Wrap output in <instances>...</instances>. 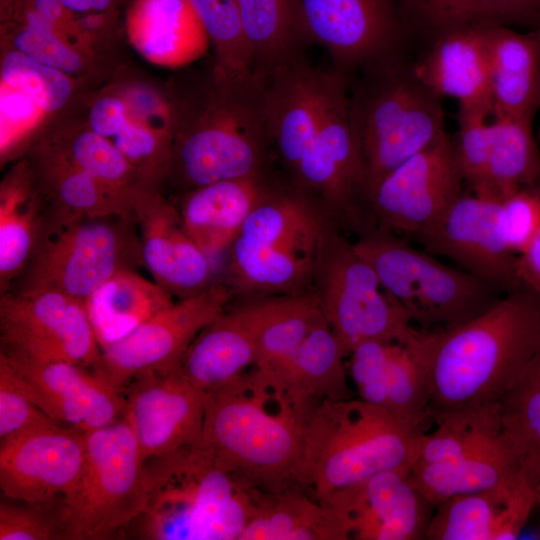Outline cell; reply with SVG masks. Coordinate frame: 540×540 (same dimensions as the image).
<instances>
[{"mask_svg":"<svg viewBox=\"0 0 540 540\" xmlns=\"http://www.w3.org/2000/svg\"><path fill=\"white\" fill-rule=\"evenodd\" d=\"M414 345L428 380L432 421L499 404L540 357V295L520 286L463 324L420 329Z\"/></svg>","mask_w":540,"mask_h":540,"instance_id":"1","label":"cell"},{"mask_svg":"<svg viewBox=\"0 0 540 540\" xmlns=\"http://www.w3.org/2000/svg\"><path fill=\"white\" fill-rule=\"evenodd\" d=\"M169 96L175 127L165 182L185 193L264 171L271 150L265 78L213 65Z\"/></svg>","mask_w":540,"mask_h":540,"instance_id":"2","label":"cell"},{"mask_svg":"<svg viewBox=\"0 0 540 540\" xmlns=\"http://www.w3.org/2000/svg\"><path fill=\"white\" fill-rule=\"evenodd\" d=\"M304 420L256 368L207 393L202 442L251 488L299 487Z\"/></svg>","mask_w":540,"mask_h":540,"instance_id":"3","label":"cell"},{"mask_svg":"<svg viewBox=\"0 0 540 540\" xmlns=\"http://www.w3.org/2000/svg\"><path fill=\"white\" fill-rule=\"evenodd\" d=\"M146 502L133 523L149 540H239L253 490L199 440L144 462Z\"/></svg>","mask_w":540,"mask_h":540,"instance_id":"4","label":"cell"},{"mask_svg":"<svg viewBox=\"0 0 540 540\" xmlns=\"http://www.w3.org/2000/svg\"><path fill=\"white\" fill-rule=\"evenodd\" d=\"M421 434L359 398L316 406L303 426L298 485L324 501L387 470H411Z\"/></svg>","mask_w":540,"mask_h":540,"instance_id":"5","label":"cell"},{"mask_svg":"<svg viewBox=\"0 0 540 540\" xmlns=\"http://www.w3.org/2000/svg\"><path fill=\"white\" fill-rule=\"evenodd\" d=\"M350 93L364 171V197L387 173L446 133L441 99L399 55L366 67Z\"/></svg>","mask_w":540,"mask_h":540,"instance_id":"6","label":"cell"},{"mask_svg":"<svg viewBox=\"0 0 540 540\" xmlns=\"http://www.w3.org/2000/svg\"><path fill=\"white\" fill-rule=\"evenodd\" d=\"M271 187L246 218L231 245L235 287L253 293L307 291L331 231L308 194Z\"/></svg>","mask_w":540,"mask_h":540,"instance_id":"7","label":"cell"},{"mask_svg":"<svg viewBox=\"0 0 540 540\" xmlns=\"http://www.w3.org/2000/svg\"><path fill=\"white\" fill-rule=\"evenodd\" d=\"M139 267L144 264L133 212L58 217L46 210L29 261L8 291H56L85 301L117 272Z\"/></svg>","mask_w":540,"mask_h":540,"instance_id":"8","label":"cell"},{"mask_svg":"<svg viewBox=\"0 0 540 540\" xmlns=\"http://www.w3.org/2000/svg\"><path fill=\"white\" fill-rule=\"evenodd\" d=\"M353 246L422 330L463 324L500 298V291L492 285L439 262L391 232L368 233Z\"/></svg>","mask_w":540,"mask_h":540,"instance_id":"9","label":"cell"},{"mask_svg":"<svg viewBox=\"0 0 540 540\" xmlns=\"http://www.w3.org/2000/svg\"><path fill=\"white\" fill-rule=\"evenodd\" d=\"M79 482L63 498L66 539L102 540L128 529L142 514L144 458L125 418L85 432Z\"/></svg>","mask_w":540,"mask_h":540,"instance_id":"10","label":"cell"},{"mask_svg":"<svg viewBox=\"0 0 540 540\" xmlns=\"http://www.w3.org/2000/svg\"><path fill=\"white\" fill-rule=\"evenodd\" d=\"M314 282L323 316L346 357L363 342L410 343L420 331L353 244L332 232Z\"/></svg>","mask_w":540,"mask_h":540,"instance_id":"11","label":"cell"},{"mask_svg":"<svg viewBox=\"0 0 540 540\" xmlns=\"http://www.w3.org/2000/svg\"><path fill=\"white\" fill-rule=\"evenodd\" d=\"M1 351L36 362H69L94 368L101 348L84 301L56 291L0 294Z\"/></svg>","mask_w":540,"mask_h":540,"instance_id":"12","label":"cell"},{"mask_svg":"<svg viewBox=\"0 0 540 540\" xmlns=\"http://www.w3.org/2000/svg\"><path fill=\"white\" fill-rule=\"evenodd\" d=\"M230 298L227 286L212 283L200 293L174 301L103 347L92 371L121 392L137 378L175 371L192 341L227 309Z\"/></svg>","mask_w":540,"mask_h":540,"instance_id":"13","label":"cell"},{"mask_svg":"<svg viewBox=\"0 0 540 540\" xmlns=\"http://www.w3.org/2000/svg\"><path fill=\"white\" fill-rule=\"evenodd\" d=\"M300 46L324 48L338 70L398 55L406 33L398 0H291Z\"/></svg>","mask_w":540,"mask_h":540,"instance_id":"14","label":"cell"},{"mask_svg":"<svg viewBox=\"0 0 540 540\" xmlns=\"http://www.w3.org/2000/svg\"><path fill=\"white\" fill-rule=\"evenodd\" d=\"M295 185L327 207L355 217L364 197V171L351 119L346 74L330 69L315 134L292 172Z\"/></svg>","mask_w":540,"mask_h":540,"instance_id":"15","label":"cell"},{"mask_svg":"<svg viewBox=\"0 0 540 540\" xmlns=\"http://www.w3.org/2000/svg\"><path fill=\"white\" fill-rule=\"evenodd\" d=\"M464 182L447 134L382 177L366 194L380 230L416 236L462 193Z\"/></svg>","mask_w":540,"mask_h":540,"instance_id":"16","label":"cell"},{"mask_svg":"<svg viewBox=\"0 0 540 540\" xmlns=\"http://www.w3.org/2000/svg\"><path fill=\"white\" fill-rule=\"evenodd\" d=\"M86 461L85 432L51 421L1 439L0 488L6 498L47 503L65 498Z\"/></svg>","mask_w":540,"mask_h":540,"instance_id":"17","label":"cell"},{"mask_svg":"<svg viewBox=\"0 0 540 540\" xmlns=\"http://www.w3.org/2000/svg\"><path fill=\"white\" fill-rule=\"evenodd\" d=\"M500 200L461 193L442 216L415 236L429 253L454 261L460 269L500 292L521 286L516 255L507 247L498 224Z\"/></svg>","mask_w":540,"mask_h":540,"instance_id":"18","label":"cell"},{"mask_svg":"<svg viewBox=\"0 0 540 540\" xmlns=\"http://www.w3.org/2000/svg\"><path fill=\"white\" fill-rule=\"evenodd\" d=\"M0 356L20 391L53 421L88 432L124 418L123 392L86 367Z\"/></svg>","mask_w":540,"mask_h":540,"instance_id":"19","label":"cell"},{"mask_svg":"<svg viewBox=\"0 0 540 540\" xmlns=\"http://www.w3.org/2000/svg\"><path fill=\"white\" fill-rule=\"evenodd\" d=\"M122 392L144 460L201 440L207 393L175 371L137 378Z\"/></svg>","mask_w":540,"mask_h":540,"instance_id":"20","label":"cell"},{"mask_svg":"<svg viewBox=\"0 0 540 540\" xmlns=\"http://www.w3.org/2000/svg\"><path fill=\"white\" fill-rule=\"evenodd\" d=\"M415 339L364 342L351 353L348 371L359 399L385 408L422 434L432 417L428 380Z\"/></svg>","mask_w":540,"mask_h":540,"instance_id":"21","label":"cell"},{"mask_svg":"<svg viewBox=\"0 0 540 540\" xmlns=\"http://www.w3.org/2000/svg\"><path fill=\"white\" fill-rule=\"evenodd\" d=\"M411 470H387L326 500L349 521L354 540H420L435 507L411 483Z\"/></svg>","mask_w":540,"mask_h":540,"instance_id":"22","label":"cell"},{"mask_svg":"<svg viewBox=\"0 0 540 540\" xmlns=\"http://www.w3.org/2000/svg\"><path fill=\"white\" fill-rule=\"evenodd\" d=\"M133 213L144 267L158 285L181 299L213 283L209 256L187 232L178 207L160 190L140 195Z\"/></svg>","mask_w":540,"mask_h":540,"instance_id":"23","label":"cell"},{"mask_svg":"<svg viewBox=\"0 0 540 540\" xmlns=\"http://www.w3.org/2000/svg\"><path fill=\"white\" fill-rule=\"evenodd\" d=\"M329 74L300 55L265 77L271 149L291 172L315 134Z\"/></svg>","mask_w":540,"mask_h":540,"instance_id":"24","label":"cell"},{"mask_svg":"<svg viewBox=\"0 0 540 540\" xmlns=\"http://www.w3.org/2000/svg\"><path fill=\"white\" fill-rule=\"evenodd\" d=\"M536 487V482L527 479L452 497L435 507L424 539H517L537 504Z\"/></svg>","mask_w":540,"mask_h":540,"instance_id":"25","label":"cell"},{"mask_svg":"<svg viewBox=\"0 0 540 540\" xmlns=\"http://www.w3.org/2000/svg\"><path fill=\"white\" fill-rule=\"evenodd\" d=\"M486 26L477 24L438 36L412 68L417 78L440 98L452 97L458 100L459 107L492 114Z\"/></svg>","mask_w":540,"mask_h":540,"instance_id":"26","label":"cell"},{"mask_svg":"<svg viewBox=\"0 0 540 540\" xmlns=\"http://www.w3.org/2000/svg\"><path fill=\"white\" fill-rule=\"evenodd\" d=\"M254 340L256 370L278 393L302 342L323 317L315 291L271 296L237 306Z\"/></svg>","mask_w":540,"mask_h":540,"instance_id":"27","label":"cell"},{"mask_svg":"<svg viewBox=\"0 0 540 540\" xmlns=\"http://www.w3.org/2000/svg\"><path fill=\"white\" fill-rule=\"evenodd\" d=\"M409 479L434 507L455 496L513 486L527 479L538 483L524 455L504 432L495 442L459 458L415 464Z\"/></svg>","mask_w":540,"mask_h":540,"instance_id":"28","label":"cell"},{"mask_svg":"<svg viewBox=\"0 0 540 540\" xmlns=\"http://www.w3.org/2000/svg\"><path fill=\"white\" fill-rule=\"evenodd\" d=\"M269 187L264 171L217 181L183 193L178 209L191 238L210 256L231 247Z\"/></svg>","mask_w":540,"mask_h":540,"instance_id":"29","label":"cell"},{"mask_svg":"<svg viewBox=\"0 0 540 540\" xmlns=\"http://www.w3.org/2000/svg\"><path fill=\"white\" fill-rule=\"evenodd\" d=\"M348 519L298 487L253 490V510L239 540H350Z\"/></svg>","mask_w":540,"mask_h":540,"instance_id":"30","label":"cell"},{"mask_svg":"<svg viewBox=\"0 0 540 540\" xmlns=\"http://www.w3.org/2000/svg\"><path fill=\"white\" fill-rule=\"evenodd\" d=\"M492 114L534 118L540 108V28L487 25Z\"/></svg>","mask_w":540,"mask_h":540,"instance_id":"31","label":"cell"},{"mask_svg":"<svg viewBox=\"0 0 540 540\" xmlns=\"http://www.w3.org/2000/svg\"><path fill=\"white\" fill-rule=\"evenodd\" d=\"M344 358L346 354L323 316L288 364L278 389L304 422L323 402L353 398Z\"/></svg>","mask_w":540,"mask_h":540,"instance_id":"32","label":"cell"},{"mask_svg":"<svg viewBox=\"0 0 540 540\" xmlns=\"http://www.w3.org/2000/svg\"><path fill=\"white\" fill-rule=\"evenodd\" d=\"M256 368L253 336L237 307L225 310L192 341L175 372L208 393Z\"/></svg>","mask_w":540,"mask_h":540,"instance_id":"33","label":"cell"},{"mask_svg":"<svg viewBox=\"0 0 540 540\" xmlns=\"http://www.w3.org/2000/svg\"><path fill=\"white\" fill-rule=\"evenodd\" d=\"M47 211L58 217L133 212L130 203L40 141L27 159Z\"/></svg>","mask_w":540,"mask_h":540,"instance_id":"34","label":"cell"},{"mask_svg":"<svg viewBox=\"0 0 540 540\" xmlns=\"http://www.w3.org/2000/svg\"><path fill=\"white\" fill-rule=\"evenodd\" d=\"M46 210L30 165L23 161L8 173L0 188V294L25 269Z\"/></svg>","mask_w":540,"mask_h":540,"instance_id":"35","label":"cell"},{"mask_svg":"<svg viewBox=\"0 0 540 540\" xmlns=\"http://www.w3.org/2000/svg\"><path fill=\"white\" fill-rule=\"evenodd\" d=\"M174 302V297L137 270H122L84 301L100 348L116 342Z\"/></svg>","mask_w":540,"mask_h":540,"instance_id":"36","label":"cell"},{"mask_svg":"<svg viewBox=\"0 0 540 540\" xmlns=\"http://www.w3.org/2000/svg\"><path fill=\"white\" fill-rule=\"evenodd\" d=\"M532 122L527 117H494L486 172L473 193L501 200L535 184L540 177V153Z\"/></svg>","mask_w":540,"mask_h":540,"instance_id":"37","label":"cell"},{"mask_svg":"<svg viewBox=\"0 0 540 540\" xmlns=\"http://www.w3.org/2000/svg\"><path fill=\"white\" fill-rule=\"evenodd\" d=\"M41 141L132 207L140 195L155 191L144 183L111 140L94 133L85 124L58 130Z\"/></svg>","mask_w":540,"mask_h":540,"instance_id":"38","label":"cell"},{"mask_svg":"<svg viewBox=\"0 0 540 540\" xmlns=\"http://www.w3.org/2000/svg\"><path fill=\"white\" fill-rule=\"evenodd\" d=\"M253 73L265 78L301 55L291 0H237Z\"/></svg>","mask_w":540,"mask_h":540,"instance_id":"39","label":"cell"},{"mask_svg":"<svg viewBox=\"0 0 540 540\" xmlns=\"http://www.w3.org/2000/svg\"><path fill=\"white\" fill-rule=\"evenodd\" d=\"M434 421L435 429L420 436L415 464L459 458L495 442L503 434L499 404L449 412Z\"/></svg>","mask_w":540,"mask_h":540,"instance_id":"40","label":"cell"},{"mask_svg":"<svg viewBox=\"0 0 540 540\" xmlns=\"http://www.w3.org/2000/svg\"><path fill=\"white\" fill-rule=\"evenodd\" d=\"M15 18L20 19V22L9 35L8 47L76 81L92 73L93 66L88 54L69 43L51 23L31 8L19 2Z\"/></svg>","mask_w":540,"mask_h":540,"instance_id":"41","label":"cell"},{"mask_svg":"<svg viewBox=\"0 0 540 540\" xmlns=\"http://www.w3.org/2000/svg\"><path fill=\"white\" fill-rule=\"evenodd\" d=\"M502 430L524 455L531 476L540 482V357L499 401Z\"/></svg>","mask_w":540,"mask_h":540,"instance_id":"42","label":"cell"},{"mask_svg":"<svg viewBox=\"0 0 540 540\" xmlns=\"http://www.w3.org/2000/svg\"><path fill=\"white\" fill-rule=\"evenodd\" d=\"M187 2L213 46V65L229 74H254L237 0Z\"/></svg>","mask_w":540,"mask_h":540,"instance_id":"43","label":"cell"},{"mask_svg":"<svg viewBox=\"0 0 540 540\" xmlns=\"http://www.w3.org/2000/svg\"><path fill=\"white\" fill-rule=\"evenodd\" d=\"M192 17L187 0H139L130 20L132 37L146 57L164 61L176 53Z\"/></svg>","mask_w":540,"mask_h":540,"instance_id":"44","label":"cell"},{"mask_svg":"<svg viewBox=\"0 0 540 540\" xmlns=\"http://www.w3.org/2000/svg\"><path fill=\"white\" fill-rule=\"evenodd\" d=\"M2 84L26 95L38 109L56 113L73 99L76 80L6 47L1 58Z\"/></svg>","mask_w":540,"mask_h":540,"instance_id":"45","label":"cell"},{"mask_svg":"<svg viewBox=\"0 0 540 540\" xmlns=\"http://www.w3.org/2000/svg\"><path fill=\"white\" fill-rule=\"evenodd\" d=\"M398 5L405 31L420 32L431 40L456 29L486 24L479 0H398Z\"/></svg>","mask_w":540,"mask_h":540,"instance_id":"46","label":"cell"},{"mask_svg":"<svg viewBox=\"0 0 540 540\" xmlns=\"http://www.w3.org/2000/svg\"><path fill=\"white\" fill-rule=\"evenodd\" d=\"M54 501L28 503L5 497L0 502V540L66 539L63 499L51 510Z\"/></svg>","mask_w":540,"mask_h":540,"instance_id":"47","label":"cell"},{"mask_svg":"<svg viewBox=\"0 0 540 540\" xmlns=\"http://www.w3.org/2000/svg\"><path fill=\"white\" fill-rule=\"evenodd\" d=\"M491 113L478 108L459 107L458 132L452 140L455 156L464 182L471 191L483 180L486 172L492 137Z\"/></svg>","mask_w":540,"mask_h":540,"instance_id":"48","label":"cell"},{"mask_svg":"<svg viewBox=\"0 0 540 540\" xmlns=\"http://www.w3.org/2000/svg\"><path fill=\"white\" fill-rule=\"evenodd\" d=\"M498 224L507 247L517 255L540 228V189L521 187L501 199Z\"/></svg>","mask_w":540,"mask_h":540,"instance_id":"49","label":"cell"},{"mask_svg":"<svg viewBox=\"0 0 540 540\" xmlns=\"http://www.w3.org/2000/svg\"><path fill=\"white\" fill-rule=\"evenodd\" d=\"M51 421L16 386L7 362L0 356V439Z\"/></svg>","mask_w":540,"mask_h":540,"instance_id":"50","label":"cell"},{"mask_svg":"<svg viewBox=\"0 0 540 540\" xmlns=\"http://www.w3.org/2000/svg\"><path fill=\"white\" fill-rule=\"evenodd\" d=\"M125 124V100L114 83L92 98L85 125L94 133L112 140L122 131Z\"/></svg>","mask_w":540,"mask_h":540,"instance_id":"51","label":"cell"},{"mask_svg":"<svg viewBox=\"0 0 540 540\" xmlns=\"http://www.w3.org/2000/svg\"><path fill=\"white\" fill-rule=\"evenodd\" d=\"M488 25L540 28V0H479Z\"/></svg>","mask_w":540,"mask_h":540,"instance_id":"52","label":"cell"},{"mask_svg":"<svg viewBox=\"0 0 540 540\" xmlns=\"http://www.w3.org/2000/svg\"><path fill=\"white\" fill-rule=\"evenodd\" d=\"M515 273L521 286L540 295V228L516 255Z\"/></svg>","mask_w":540,"mask_h":540,"instance_id":"53","label":"cell"},{"mask_svg":"<svg viewBox=\"0 0 540 540\" xmlns=\"http://www.w3.org/2000/svg\"><path fill=\"white\" fill-rule=\"evenodd\" d=\"M5 87V93H2V108L11 121H23L28 119L37 106L23 93Z\"/></svg>","mask_w":540,"mask_h":540,"instance_id":"54","label":"cell"},{"mask_svg":"<svg viewBox=\"0 0 540 540\" xmlns=\"http://www.w3.org/2000/svg\"><path fill=\"white\" fill-rule=\"evenodd\" d=\"M69 13H88L92 0H60Z\"/></svg>","mask_w":540,"mask_h":540,"instance_id":"55","label":"cell"},{"mask_svg":"<svg viewBox=\"0 0 540 540\" xmlns=\"http://www.w3.org/2000/svg\"><path fill=\"white\" fill-rule=\"evenodd\" d=\"M1 20L7 25L16 12L19 0H1Z\"/></svg>","mask_w":540,"mask_h":540,"instance_id":"56","label":"cell"},{"mask_svg":"<svg viewBox=\"0 0 540 540\" xmlns=\"http://www.w3.org/2000/svg\"><path fill=\"white\" fill-rule=\"evenodd\" d=\"M115 0H92L91 10L96 13H108Z\"/></svg>","mask_w":540,"mask_h":540,"instance_id":"57","label":"cell"},{"mask_svg":"<svg viewBox=\"0 0 540 540\" xmlns=\"http://www.w3.org/2000/svg\"><path fill=\"white\" fill-rule=\"evenodd\" d=\"M536 492H537V504L540 505V482L537 484Z\"/></svg>","mask_w":540,"mask_h":540,"instance_id":"58","label":"cell"}]
</instances>
